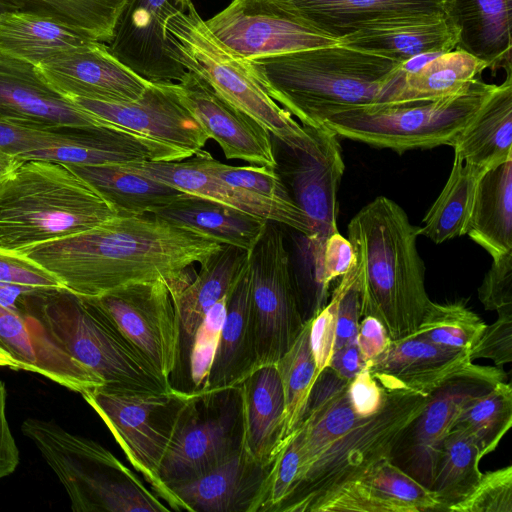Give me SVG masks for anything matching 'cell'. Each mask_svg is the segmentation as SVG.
I'll return each instance as SVG.
<instances>
[{"label":"cell","instance_id":"cell-1","mask_svg":"<svg viewBox=\"0 0 512 512\" xmlns=\"http://www.w3.org/2000/svg\"><path fill=\"white\" fill-rule=\"evenodd\" d=\"M348 384L329 366L317 374L293 430L300 452L298 477L278 512H318L338 490L390 459L401 433L422 411L429 395L385 391L379 411L360 417L350 403Z\"/></svg>","mask_w":512,"mask_h":512},{"label":"cell","instance_id":"cell-2","mask_svg":"<svg viewBox=\"0 0 512 512\" xmlns=\"http://www.w3.org/2000/svg\"><path fill=\"white\" fill-rule=\"evenodd\" d=\"M225 244L153 213L115 215L85 231L53 240L24 255L56 277L67 290L97 297L118 287L163 280L171 295L192 279Z\"/></svg>","mask_w":512,"mask_h":512},{"label":"cell","instance_id":"cell-3","mask_svg":"<svg viewBox=\"0 0 512 512\" xmlns=\"http://www.w3.org/2000/svg\"><path fill=\"white\" fill-rule=\"evenodd\" d=\"M35 373L74 392L172 388L89 301L66 288H36L20 304Z\"/></svg>","mask_w":512,"mask_h":512},{"label":"cell","instance_id":"cell-4","mask_svg":"<svg viewBox=\"0 0 512 512\" xmlns=\"http://www.w3.org/2000/svg\"><path fill=\"white\" fill-rule=\"evenodd\" d=\"M347 228L356 256L361 316L379 319L391 341L412 335L432 303L417 248L420 226L395 201L378 196Z\"/></svg>","mask_w":512,"mask_h":512},{"label":"cell","instance_id":"cell-5","mask_svg":"<svg viewBox=\"0 0 512 512\" xmlns=\"http://www.w3.org/2000/svg\"><path fill=\"white\" fill-rule=\"evenodd\" d=\"M248 60L269 96L304 126L383 103L402 64L339 43Z\"/></svg>","mask_w":512,"mask_h":512},{"label":"cell","instance_id":"cell-6","mask_svg":"<svg viewBox=\"0 0 512 512\" xmlns=\"http://www.w3.org/2000/svg\"><path fill=\"white\" fill-rule=\"evenodd\" d=\"M115 215L67 164L26 160L0 181V251L24 255Z\"/></svg>","mask_w":512,"mask_h":512},{"label":"cell","instance_id":"cell-7","mask_svg":"<svg viewBox=\"0 0 512 512\" xmlns=\"http://www.w3.org/2000/svg\"><path fill=\"white\" fill-rule=\"evenodd\" d=\"M169 56L206 82L221 98L245 113L277 141L292 146L305 128L274 101L260 84L248 59L223 44L191 3L165 21Z\"/></svg>","mask_w":512,"mask_h":512},{"label":"cell","instance_id":"cell-8","mask_svg":"<svg viewBox=\"0 0 512 512\" xmlns=\"http://www.w3.org/2000/svg\"><path fill=\"white\" fill-rule=\"evenodd\" d=\"M21 429L57 475L74 512L171 511L99 443L37 418L24 420Z\"/></svg>","mask_w":512,"mask_h":512},{"label":"cell","instance_id":"cell-9","mask_svg":"<svg viewBox=\"0 0 512 512\" xmlns=\"http://www.w3.org/2000/svg\"><path fill=\"white\" fill-rule=\"evenodd\" d=\"M496 86L475 78L457 95L356 107L328 117L323 124L340 137L400 154L441 145L452 147Z\"/></svg>","mask_w":512,"mask_h":512},{"label":"cell","instance_id":"cell-10","mask_svg":"<svg viewBox=\"0 0 512 512\" xmlns=\"http://www.w3.org/2000/svg\"><path fill=\"white\" fill-rule=\"evenodd\" d=\"M100 416L126 458L171 510L184 504L160 478V467L192 392L172 387L164 392H137L95 387L81 393Z\"/></svg>","mask_w":512,"mask_h":512},{"label":"cell","instance_id":"cell-11","mask_svg":"<svg viewBox=\"0 0 512 512\" xmlns=\"http://www.w3.org/2000/svg\"><path fill=\"white\" fill-rule=\"evenodd\" d=\"M0 148L22 160L67 165L182 161L186 157L141 134L109 127L41 126L0 120Z\"/></svg>","mask_w":512,"mask_h":512},{"label":"cell","instance_id":"cell-12","mask_svg":"<svg viewBox=\"0 0 512 512\" xmlns=\"http://www.w3.org/2000/svg\"><path fill=\"white\" fill-rule=\"evenodd\" d=\"M243 440L240 385L192 392L161 464L160 478L167 488L192 481L239 452Z\"/></svg>","mask_w":512,"mask_h":512},{"label":"cell","instance_id":"cell-13","mask_svg":"<svg viewBox=\"0 0 512 512\" xmlns=\"http://www.w3.org/2000/svg\"><path fill=\"white\" fill-rule=\"evenodd\" d=\"M275 224L267 223L262 236L248 252L258 367L275 364L306 323L284 236Z\"/></svg>","mask_w":512,"mask_h":512},{"label":"cell","instance_id":"cell-14","mask_svg":"<svg viewBox=\"0 0 512 512\" xmlns=\"http://www.w3.org/2000/svg\"><path fill=\"white\" fill-rule=\"evenodd\" d=\"M304 127V137L294 146L278 141L283 157L276 158V170L290 197L310 222L312 236L304 238L308 243L309 265L315 269L327 238L338 231L337 193L345 164L336 133L324 124Z\"/></svg>","mask_w":512,"mask_h":512},{"label":"cell","instance_id":"cell-15","mask_svg":"<svg viewBox=\"0 0 512 512\" xmlns=\"http://www.w3.org/2000/svg\"><path fill=\"white\" fill-rule=\"evenodd\" d=\"M505 379L500 367L473 362L455 373L429 393L422 411L401 433L390 461L430 489L443 441L463 406Z\"/></svg>","mask_w":512,"mask_h":512},{"label":"cell","instance_id":"cell-16","mask_svg":"<svg viewBox=\"0 0 512 512\" xmlns=\"http://www.w3.org/2000/svg\"><path fill=\"white\" fill-rule=\"evenodd\" d=\"M87 298L170 383L179 361L180 326L167 284L136 282Z\"/></svg>","mask_w":512,"mask_h":512},{"label":"cell","instance_id":"cell-17","mask_svg":"<svg viewBox=\"0 0 512 512\" xmlns=\"http://www.w3.org/2000/svg\"><path fill=\"white\" fill-rule=\"evenodd\" d=\"M205 22L223 44L246 59L338 43L310 27L280 0H232Z\"/></svg>","mask_w":512,"mask_h":512},{"label":"cell","instance_id":"cell-18","mask_svg":"<svg viewBox=\"0 0 512 512\" xmlns=\"http://www.w3.org/2000/svg\"><path fill=\"white\" fill-rule=\"evenodd\" d=\"M69 99L83 110L164 144L186 158L201 151L210 139L179 100L171 82H151L141 97L132 102Z\"/></svg>","mask_w":512,"mask_h":512},{"label":"cell","instance_id":"cell-19","mask_svg":"<svg viewBox=\"0 0 512 512\" xmlns=\"http://www.w3.org/2000/svg\"><path fill=\"white\" fill-rule=\"evenodd\" d=\"M36 70L67 98L132 102L151 83L119 61L106 43L98 41H87L58 52L40 63Z\"/></svg>","mask_w":512,"mask_h":512},{"label":"cell","instance_id":"cell-20","mask_svg":"<svg viewBox=\"0 0 512 512\" xmlns=\"http://www.w3.org/2000/svg\"><path fill=\"white\" fill-rule=\"evenodd\" d=\"M174 90L182 104L229 160L277 168L271 134L221 98L206 82L186 72Z\"/></svg>","mask_w":512,"mask_h":512},{"label":"cell","instance_id":"cell-21","mask_svg":"<svg viewBox=\"0 0 512 512\" xmlns=\"http://www.w3.org/2000/svg\"><path fill=\"white\" fill-rule=\"evenodd\" d=\"M175 9L178 0H130L107 44L112 54L150 82H179L187 71L169 56L164 30Z\"/></svg>","mask_w":512,"mask_h":512},{"label":"cell","instance_id":"cell-22","mask_svg":"<svg viewBox=\"0 0 512 512\" xmlns=\"http://www.w3.org/2000/svg\"><path fill=\"white\" fill-rule=\"evenodd\" d=\"M123 168L166 183L193 196L209 199L242 212L286 225L304 235L312 236L306 214L296 204L274 201L252 192L232 187L219 178L187 161H140L120 164Z\"/></svg>","mask_w":512,"mask_h":512},{"label":"cell","instance_id":"cell-23","mask_svg":"<svg viewBox=\"0 0 512 512\" xmlns=\"http://www.w3.org/2000/svg\"><path fill=\"white\" fill-rule=\"evenodd\" d=\"M320 33L339 40L389 23L446 16L448 0H280Z\"/></svg>","mask_w":512,"mask_h":512},{"label":"cell","instance_id":"cell-24","mask_svg":"<svg viewBox=\"0 0 512 512\" xmlns=\"http://www.w3.org/2000/svg\"><path fill=\"white\" fill-rule=\"evenodd\" d=\"M0 120L41 126L71 125L126 130L77 106L51 87L36 68L1 61Z\"/></svg>","mask_w":512,"mask_h":512},{"label":"cell","instance_id":"cell-25","mask_svg":"<svg viewBox=\"0 0 512 512\" xmlns=\"http://www.w3.org/2000/svg\"><path fill=\"white\" fill-rule=\"evenodd\" d=\"M472 362L468 350L442 347L410 335L390 341L387 349L367 366L385 391L429 394Z\"/></svg>","mask_w":512,"mask_h":512},{"label":"cell","instance_id":"cell-26","mask_svg":"<svg viewBox=\"0 0 512 512\" xmlns=\"http://www.w3.org/2000/svg\"><path fill=\"white\" fill-rule=\"evenodd\" d=\"M270 463L253 460L242 448L200 477L169 488L188 512H251Z\"/></svg>","mask_w":512,"mask_h":512},{"label":"cell","instance_id":"cell-27","mask_svg":"<svg viewBox=\"0 0 512 512\" xmlns=\"http://www.w3.org/2000/svg\"><path fill=\"white\" fill-rule=\"evenodd\" d=\"M240 387L243 449L253 460L267 465L287 437L284 393L276 365L257 367Z\"/></svg>","mask_w":512,"mask_h":512},{"label":"cell","instance_id":"cell-28","mask_svg":"<svg viewBox=\"0 0 512 512\" xmlns=\"http://www.w3.org/2000/svg\"><path fill=\"white\" fill-rule=\"evenodd\" d=\"M257 367L248 260L227 296L226 314L204 391L240 385Z\"/></svg>","mask_w":512,"mask_h":512},{"label":"cell","instance_id":"cell-29","mask_svg":"<svg viewBox=\"0 0 512 512\" xmlns=\"http://www.w3.org/2000/svg\"><path fill=\"white\" fill-rule=\"evenodd\" d=\"M247 261V251L225 244L200 264L194 279L172 296L180 326L177 368L186 362L192 339L206 314L228 295Z\"/></svg>","mask_w":512,"mask_h":512},{"label":"cell","instance_id":"cell-30","mask_svg":"<svg viewBox=\"0 0 512 512\" xmlns=\"http://www.w3.org/2000/svg\"><path fill=\"white\" fill-rule=\"evenodd\" d=\"M512 0H448L446 18L458 30L456 49L495 70L511 66Z\"/></svg>","mask_w":512,"mask_h":512},{"label":"cell","instance_id":"cell-31","mask_svg":"<svg viewBox=\"0 0 512 512\" xmlns=\"http://www.w3.org/2000/svg\"><path fill=\"white\" fill-rule=\"evenodd\" d=\"M338 43L404 63L419 55L456 49L458 30L446 16L433 17L365 28Z\"/></svg>","mask_w":512,"mask_h":512},{"label":"cell","instance_id":"cell-32","mask_svg":"<svg viewBox=\"0 0 512 512\" xmlns=\"http://www.w3.org/2000/svg\"><path fill=\"white\" fill-rule=\"evenodd\" d=\"M452 146L454 154L484 170L512 158V68Z\"/></svg>","mask_w":512,"mask_h":512},{"label":"cell","instance_id":"cell-33","mask_svg":"<svg viewBox=\"0 0 512 512\" xmlns=\"http://www.w3.org/2000/svg\"><path fill=\"white\" fill-rule=\"evenodd\" d=\"M486 64L454 49L439 53L415 71L400 68L390 83L384 103L434 100L466 91Z\"/></svg>","mask_w":512,"mask_h":512},{"label":"cell","instance_id":"cell-34","mask_svg":"<svg viewBox=\"0 0 512 512\" xmlns=\"http://www.w3.org/2000/svg\"><path fill=\"white\" fill-rule=\"evenodd\" d=\"M153 214L250 252L269 221L224 204L185 194Z\"/></svg>","mask_w":512,"mask_h":512},{"label":"cell","instance_id":"cell-35","mask_svg":"<svg viewBox=\"0 0 512 512\" xmlns=\"http://www.w3.org/2000/svg\"><path fill=\"white\" fill-rule=\"evenodd\" d=\"M85 37L32 12L14 10L0 16V61L36 68L52 55L82 45Z\"/></svg>","mask_w":512,"mask_h":512},{"label":"cell","instance_id":"cell-36","mask_svg":"<svg viewBox=\"0 0 512 512\" xmlns=\"http://www.w3.org/2000/svg\"><path fill=\"white\" fill-rule=\"evenodd\" d=\"M466 235L492 259L512 251V158L479 179Z\"/></svg>","mask_w":512,"mask_h":512},{"label":"cell","instance_id":"cell-37","mask_svg":"<svg viewBox=\"0 0 512 512\" xmlns=\"http://www.w3.org/2000/svg\"><path fill=\"white\" fill-rule=\"evenodd\" d=\"M68 166L91 185L117 215L153 213L186 194L166 183L129 171L120 164Z\"/></svg>","mask_w":512,"mask_h":512},{"label":"cell","instance_id":"cell-38","mask_svg":"<svg viewBox=\"0 0 512 512\" xmlns=\"http://www.w3.org/2000/svg\"><path fill=\"white\" fill-rule=\"evenodd\" d=\"M486 171L454 154L450 175L423 218L420 235L436 244L466 235L476 188Z\"/></svg>","mask_w":512,"mask_h":512},{"label":"cell","instance_id":"cell-39","mask_svg":"<svg viewBox=\"0 0 512 512\" xmlns=\"http://www.w3.org/2000/svg\"><path fill=\"white\" fill-rule=\"evenodd\" d=\"M17 10L48 17L92 41L108 44L130 0H8Z\"/></svg>","mask_w":512,"mask_h":512},{"label":"cell","instance_id":"cell-40","mask_svg":"<svg viewBox=\"0 0 512 512\" xmlns=\"http://www.w3.org/2000/svg\"><path fill=\"white\" fill-rule=\"evenodd\" d=\"M481 459L476 441L463 429L453 428L446 436L430 488L443 511H448L476 487L482 476Z\"/></svg>","mask_w":512,"mask_h":512},{"label":"cell","instance_id":"cell-41","mask_svg":"<svg viewBox=\"0 0 512 512\" xmlns=\"http://www.w3.org/2000/svg\"><path fill=\"white\" fill-rule=\"evenodd\" d=\"M512 425V388L505 381L468 401L453 428H460L476 441L482 457L496 449Z\"/></svg>","mask_w":512,"mask_h":512},{"label":"cell","instance_id":"cell-42","mask_svg":"<svg viewBox=\"0 0 512 512\" xmlns=\"http://www.w3.org/2000/svg\"><path fill=\"white\" fill-rule=\"evenodd\" d=\"M310 323H305L292 346L275 363L284 393L286 436L298 426L317 376L309 342Z\"/></svg>","mask_w":512,"mask_h":512},{"label":"cell","instance_id":"cell-43","mask_svg":"<svg viewBox=\"0 0 512 512\" xmlns=\"http://www.w3.org/2000/svg\"><path fill=\"white\" fill-rule=\"evenodd\" d=\"M485 326L463 302H432L412 335L442 347L469 350Z\"/></svg>","mask_w":512,"mask_h":512},{"label":"cell","instance_id":"cell-44","mask_svg":"<svg viewBox=\"0 0 512 512\" xmlns=\"http://www.w3.org/2000/svg\"><path fill=\"white\" fill-rule=\"evenodd\" d=\"M361 480L391 508V512L443 511L431 489L394 465L390 459L379 462Z\"/></svg>","mask_w":512,"mask_h":512},{"label":"cell","instance_id":"cell-45","mask_svg":"<svg viewBox=\"0 0 512 512\" xmlns=\"http://www.w3.org/2000/svg\"><path fill=\"white\" fill-rule=\"evenodd\" d=\"M192 165L219 178L226 184L262 197L295 204L276 169L266 166H232L224 164L202 149L191 159Z\"/></svg>","mask_w":512,"mask_h":512},{"label":"cell","instance_id":"cell-46","mask_svg":"<svg viewBox=\"0 0 512 512\" xmlns=\"http://www.w3.org/2000/svg\"><path fill=\"white\" fill-rule=\"evenodd\" d=\"M299 469L300 452L292 431L271 461L251 512H278L295 486Z\"/></svg>","mask_w":512,"mask_h":512},{"label":"cell","instance_id":"cell-47","mask_svg":"<svg viewBox=\"0 0 512 512\" xmlns=\"http://www.w3.org/2000/svg\"><path fill=\"white\" fill-rule=\"evenodd\" d=\"M227 296L208 311L192 339L186 360L191 383L189 392H202L206 389L226 314Z\"/></svg>","mask_w":512,"mask_h":512},{"label":"cell","instance_id":"cell-48","mask_svg":"<svg viewBox=\"0 0 512 512\" xmlns=\"http://www.w3.org/2000/svg\"><path fill=\"white\" fill-rule=\"evenodd\" d=\"M449 512H512V466L482 474L478 484Z\"/></svg>","mask_w":512,"mask_h":512},{"label":"cell","instance_id":"cell-49","mask_svg":"<svg viewBox=\"0 0 512 512\" xmlns=\"http://www.w3.org/2000/svg\"><path fill=\"white\" fill-rule=\"evenodd\" d=\"M355 263V252L349 239L338 231L331 234L325 242L313 276L317 298L323 307L327 303L331 282L346 275L355 266Z\"/></svg>","mask_w":512,"mask_h":512},{"label":"cell","instance_id":"cell-50","mask_svg":"<svg viewBox=\"0 0 512 512\" xmlns=\"http://www.w3.org/2000/svg\"><path fill=\"white\" fill-rule=\"evenodd\" d=\"M346 283L347 276L344 275L333 290L329 302L316 314L310 323L309 342L317 374L329 366L334 351L337 308Z\"/></svg>","mask_w":512,"mask_h":512},{"label":"cell","instance_id":"cell-51","mask_svg":"<svg viewBox=\"0 0 512 512\" xmlns=\"http://www.w3.org/2000/svg\"><path fill=\"white\" fill-rule=\"evenodd\" d=\"M497 313V320L484 327L468 353L471 361L488 358L501 368L512 361V307Z\"/></svg>","mask_w":512,"mask_h":512},{"label":"cell","instance_id":"cell-52","mask_svg":"<svg viewBox=\"0 0 512 512\" xmlns=\"http://www.w3.org/2000/svg\"><path fill=\"white\" fill-rule=\"evenodd\" d=\"M0 346L18 363L19 370L35 372L36 357L23 316L1 305Z\"/></svg>","mask_w":512,"mask_h":512},{"label":"cell","instance_id":"cell-53","mask_svg":"<svg viewBox=\"0 0 512 512\" xmlns=\"http://www.w3.org/2000/svg\"><path fill=\"white\" fill-rule=\"evenodd\" d=\"M478 297L489 311L512 307V251L493 258L478 288Z\"/></svg>","mask_w":512,"mask_h":512},{"label":"cell","instance_id":"cell-54","mask_svg":"<svg viewBox=\"0 0 512 512\" xmlns=\"http://www.w3.org/2000/svg\"><path fill=\"white\" fill-rule=\"evenodd\" d=\"M0 282L36 288H64L59 280L25 255L0 251Z\"/></svg>","mask_w":512,"mask_h":512},{"label":"cell","instance_id":"cell-55","mask_svg":"<svg viewBox=\"0 0 512 512\" xmlns=\"http://www.w3.org/2000/svg\"><path fill=\"white\" fill-rule=\"evenodd\" d=\"M347 283L338 303L334 351L357 339L361 317L355 266L346 274ZM333 351V352H334Z\"/></svg>","mask_w":512,"mask_h":512},{"label":"cell","instance_id":"cell-56","mask_svg":"<svg viewBox=\"0 0 512 512\" xmlns=\"http://www.w3.org/2000/svg\"><path fill=\"white\" fill-rule=\"evenodd\" d=\"M348 397L360 417L375 414L383 405L385 390L376 382L366 366L348 384Z\"/></svg>","mask_w":512,"mask_h":512},{"label":"cell","instance_id":"cell-57","mask_svg":"<svg viewBox=\"0 0 512 512\" xmlns=\"http://www.w3.org/2000/svg\"><path fill=\"white\" fill-rule=\"evenodd\" d=\"M356 341L363 359L369 362L382 354L391 340L382 322L368 315L359 322Z\"/></svg>","mask_w":512,"mask_h":512},{"label":"cell","instance_id":"cell-58","mask_svg":"<svg viewBox=\"0 0 512 512\" xmlns=\"http://www.w3.org/2000/svg\"><path fill=\"white\" fill-rule=\"evenodd\" d=\"M7 392L0 380V480L12 474L19 464V450L6 415Z\"/></svg>","mask_w":512,"mask_h":512},{"label":"cell","instance_id":"cell-59","mask_svg":"<svg viewBox=\"0 0 512 512\" xmlns=\"http://www.w3.org/2000/svg\"><path fill=\"white\" fill-rule=\"evenodd\" d=\"M366 364L357 341H353L333 352L329 367L341 378L351 381Z\"/></svg>","mask_w":512,"mask_h":512},{"label":"cell","instance_id":"cell-60","mask_svg":"<svg viewBox=\"0 0 512 512\" xmlns=\"http://www.w3.org/2000/svg\"><path fill=\"white\" fill-rule=\"evenodd\" d=\"M34 289L36 287L0 282V305L20 314L23 297Z\"/></svg>","mask_w":512,"mask_h":512},{"label":"cell","instance_id":"cell-61","mask_svg":"<svg viewBox=\"0 0 512 512\" xmlns=\"http://www.w3.org/2000/svg\"><path fill=\"white\" fill-rule=\"evenodd\" d=\"M24 160L0 148V181L14 171Z\"/></svg>","mask_w":512,"mask_h":512},{"label":"cell","instance_id":"cell-62","mask_svg":"<svg viewBox=\"0 0 512 512\" xmlns=\"http://www.w3.org/2000/svg\"><path fill=\"white\" fill-rule=\"evenodd\" d=\"M0 367H8L13 370H19L18 363L14 358L0 346Z\"/></svg>","mask_w":512,"mask_h":512},{"label":"cell","instance_id":"cell-63","mask_svg":"<svg viewBox=\"0 0 512 512\" xmlns=\"http://www.w3.org/2000/svg\"><path fill=\"white\" fill-rule=\"evenodd\" d=\"M17 10L8 0H0V16L6 12Z\"/></svg>","mask_w":512,"mask_h":512},{"label":"cell","instance_id":"cell-64","mask_svg":"<svg viewBox=\"0 0 512 512\" xmlns=\"http://www.w3.org/2000/svg\"><path fill=\"white\" fill-rule=\"evenodd\" d=\"M178 1L183 10H185L189 6V4L192 3L191 0H178Z\"/></svg>","mask_w":512,"mask_h":512}]
</instances>
